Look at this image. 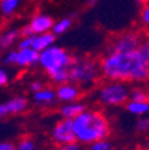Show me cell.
<instances>
[{
    "instance_id": "29",
    "label": "cell",
    "mask_w": 149,
    "mask_h": 150,
    "mask_svg": "<svg viewBox=\"0 0 149 150\" xmlns=\"http://www.w3.org/2000/svg\"><path fill=\"white\" fill-rule=\"evenodd\" d=\"M41 88H43V83L42 82H38V81H35V82H32L31 83V90L34 91H38V90H41Z\"/></svg>"
},
{
    "instance_id": "18",
    "label": "cell",
    "mask_w": 149,
    "mask_h": 150,
    "mask_svg": "<svg viewBox=\"0 0 149 150\" xmlns=\"http://www.w3.org/2000/svg\"><path fill=\"white\" fill-rule=\"evenodd\" d=\"M138 52H140L141 58H143L144 64L146 66V69L149 70V34L144 35V39L141 42L140 47H138Z\"/></svg>"
},
{
    "instance_id": "8",
    "label": "cell",
    "mask_w": 149,
    "mask_h": 150,
    "mask_svg": "<svg viewBox=\"0 0 149 150\" xmlns=\"http://www.w3.org/2000/svg\"><path fill=\"white\" fill-rule=\"evenodd\" d=\"M53 139L58 145L77 142V137L73 129V119L63 118L56 123L55 127L53 129Z\"/></svg>"
},
{
    "instance_id": "12",
    "label": "cell",
    "mask_w": 149,
    "mask_h": 150,
    "mask_svg": "<svg viewBox=\"0 0 149 150\" xmlns=\"http://www.w3.org/2000/svg\"><path fill=\"white\" fill-rule=\"evenodd\" d=\"M86 110V106L83 103L81 102H66V105L63 107H61V115L63 118H67V119H74L75 117H78L81 112H83Z\"/></svg>"
},
{
    "instance_id": "16",
    "label": "cell",
    "mask_w": 149,
    "mask_h": 150,
    "mask_svg": "<svg viewBox=\"0 0 149 150\" xmlns=\"http://www.w3.org/2000/svg\"><path fill=\"white\" fill-rule=\"evenodd\" d=\"M19 36H20V31L18 30H8L4 34L0 35V50H7L11 46L18 42Z\"/></svg>"
},
{
    "instance_id": "15",
    "label": "cell",
    "mask_w": 149,
    "mask_h": 150,
    "mask_svg": "<svg viewBox=\"0 0 149 150\" xmlns=\"http://www.w3.org/2000/svg\"><path fill=\"white\" fill-rule=\"evenodd\" d=\"M6 106L8 115H12V114H20L24 111L28 106V102L24 97H15L9 99L8 102H6Z\"/></svg>"
},
{
    "instance_id": "10",
    "label": "cell",
    "mask_w": 149,
    "mask_h": 150,
    "mask_svg": "<svg viewBox=\"0 0 149 150\" xmlns=\"http://www.w3.org/2000/svg\"><path fill=\"white\" fill-rule=\"evenodd\" d=\"M54 20L51 16L46 15V13H39L35 15L30 22V27L32 30V34H44V32H50V30H53Z\"/></svg>"
},
{
    "instance_id": "3",
    "label": "cell",
    "mask_w": 149,
    "mask_h": 150,
    "mask_svg": "<svg viewBox=\"0 0 149 150\" xmlns=\"http://www.w3.org/2000/svg\"><path fill=\"white\" fill-rule=\"evenodd\" d=\"M73 58L63 47L53 44L39 52V64L54 83L62 84L68 82V67Z\"/></svg>"
},
{
    "instance_id": "20",
    "label": "cell",
    "mask_w": 149,
    "mask_h": 150,
    "mask_svg": "<svg viewBox=\"0 0 149 150\" xmlns=\"http://www.w3.org/2000/svg\"><path fill=\"white\" fill-rule=\"evenodd\" d=\"M130 99L133 100H149V91L143 87H134L130 90Z\"/></svg>"
},
{
    "instance_id": "28",
    "label": "cell",
    "mask_w": 149,
    "mask_h": 150,
    "mask_svg": "<svg viewBox=\"0 0 149 150\" xmlns=\"http://www.w3.org/2000/svg\"><path fill=\"white\" fill-rule=\"evenodd\" d=\"M0 150H16L12 142H0Z\"/></svg>"
},
{
    "instance_id": "31",
    "label": "cell",
    "mask_w": 149,
    "mask_h": 150,
    "mask_svg": "<svg viewBox=\"0 0 149 150\" xmlns=\"http://www.w3.org/2000/svg\"><path fill=\"white\" fill-rule=\"evenodd\" d=\"M134 1H136V3H138V4H144L146 0H134Z\"/></svg>"
},
{
    "instance_id": "17",
    "label": "cell",
    "mask_w": 149,
    "mask_h": 150,
    "mask_svg": "<svg viewBox=\"0 0 149 150\" xmlns=\"http://www.w3.org/2000/svg\"><path fill=\"white\" fill-rule=\"evenodd\" d=\"M20 0H0V9L4 15H12L18 9Z\"/></svg>"
},
{
    "instance_id": "24",
    "label": "cell",
    "mask_w": 149,
    "mask_h": 150,
    "mask_svg": "<svg viewBox=\"0 0 149 150\" xmlns=\"http://www.w3.org/2000/svg\"><path fill=\"white\" fill-rule=\"evenodd\" d=\"M136 129L140 133H146L149 131V118L148 117H141L136 123Z\"/></svg>"
},
{
    "instance_id": "23",
    "label": "cell",
    "mask_w": 149,
    "mask_h": 150,
    "mask_svg": "<svg viewBox=\"0 0 149 150\" xmlns=\"http://www.w3.org/2000/svg\"><path fill=\"white\" fill-rule=\"evenodd\" d=\"M140 20L144 27H145L146 30H149V0H146L145 3L143 4L141 13H140Z\"/></svg>"
},
{
    "instance_id": "2",
    "label": "cell",
    "mask_w": 149,
    "mask_h": 150,
    "mask_svg": "<svg viewBox=\"0 0 149 150\" xmlns=\"http://www.w3.org/2000/svg\"><path fill=\"white\" fill-rule=\"evenodd\" d=\"M77 142L90 145L96 141L106 139L110 134V125L103 112L96 110H85L73 119Z\"/></svg>"
},
{
    "instance_id": "6",
    "label": "cell",
    "mask_w": 149,
    "mask_h": 150,
    "mask_svg": "<svg viewBox=\"0 0 149 150\" xmlns=\"http://www.w3.org/2000/svg\"><path fill=\"white\" fill-rule=\"evenodd\" d=\"M144 35L137 31H128L124 34L115 35L108 46V52H128L138 50Z\"/></svg>"
},
{
    "instance_id": "22",
    "label": "cell",
    "mask_w": 149,
    "mask_h": 150,
    "mask_svg": "<svg viewBox=\"0 0 149 150\" xmlns=\"http://www.w3.org/2000/svg\"><path fill=\"white\" fill-rule=\"evenodd\" d=\"M89 150H112V144L108 139H99L89 145Z\"/></svg>"
},
{
    "instance_id": "4",
    "label": "cell",
    "mask_w": 149,
    "mask_h": 150,
    "mask_svg": "<svg viewBox=\"0 0 149 150\" xmlns=\"http://www.w3.org/2000/svg\"><path fill=\"white\" fill-rule=\"evenodd\" d=\"M101 67L97 60L83 56H74L68 67V82L82 87H90L101 76Z\"/></svg>"
},
{
    "instance_id": "14",
    "label": "cell",
    "mask_w": 149,
    "mask_h": 150,
    "mask_svg": "<svg viewBox=\"0 0 149 150\" xmlns=\"http://www.w3.org/2000/svg\"><path fill=\"white\" fill-rule=\"evenodd\" d=\"M58 99L56 98V91L51 90V88H41L34 93V102H36L38 105H53L55 100Z\"/></svg>"
},
{
    "instance_id": "5",
    "label": "cell",
    "mask_w": 149,
    "mask_h": 150,
    "mask_svg": "<svg viewBox=\"0 0 149 150\" xmlns=\"http://www.w3.org/2000/svg\"><path fill=\"white\" fill-rule=\"evenodd\" d=\"M130 99V90L125 82L109 81L98 90V100L103 106H121Z\"/></svg>"
},
{
    "instance_id": "19",
    "label": "cell",
    "mask_w": 149,
    "mask_h": 150,
    "mask_svg": "<svg viewBox=\"0 0 149 150\" xmlns=\"http://www.w3.org/2000/svg\"><path fill=\"white\" fill-rule=\"evenodd\" d=\"M73 22L70 18H63L61 19V20H58V22L54 23L53 25V32L55 35H61V34H65L66 31H67L68 28L71 27Z\"/></svg>"
},
{
    "instance_id": "13",
    "label": "cell",
    "mask_w": 149,
    "mask_h": 150,
    "mask_svg": "<svg viewBox=\"0 0 149 150\" xmlns=\"http://www.w3.org/2000/svg\"><path fill=\"white\" fill-rule=\"evenodd\" d=\"M128 112H130L133 115L144 117L149 114V100H133L130 99L125 105Z\"/></svg>"
},
{
    "instance_id": "30",
    "label": "cell",
    "mask_w": 149,
    "mask_h": 150,
    "mask_svg": "<svg viewBox=\"0 0 149 150\" xmlns=\"http://www.w3.org/2000/svg\"><path fill=\"white\" fill-rule=\"evenodd\" d=\"M7 115H8V111H7L6 103H0V119L7 117Z\"/></svg>"
},
{
    "instance_id": "21",
    "label": "cell",
    "mask_w": 149,
    "mask_h": 150,
    "mask_svg": "<svg viewBox=\"0 0 149 150\" xmlns=\"http://www.w3.org/2000/svg\"><path fill=\"white\" fill-rule=\"evenodd\" d=\"M16 150H36V145L35 141L30 137L22 138L16 145Z\"/></svg>"
},
{
    "instance_id": "25",
    "label": "cell",
    "mask_w": 149,
    "mask_h": 150,
    "mask_svg": "<svg viewBox=\"0 0 149 150\" xmlns=\"http://www.w3.org/2000/svg\"><path fill=\"white\" fill-rule=\"evenodd\" d=\"M32 40H34V35L22 36V39L18 42V47L19 48H30V47H32Z\"/></svg>"
},
{
    "instance_id": "26",
    "label": "cell",
    "mask_w": 149,
    "mask_h": 150,
    "mask_svg": "<svg viewBox=\"0 0 149 150\" xmlns=\"http://www.w3.org/2000/svg\"><path fill=\"white\" fill-rule=\"evenodd\" d=\"M8 82H9V75L7 72V70L3 69V67H0V87L7 86Z\"/></svg>"
},
{
    "instance_id": "7",
    "label": "cell",
    "mask_w": 149,
    "mask_h": 150,
    "mask_svg": "<svg viewBox=\"0 0 149 150\" xmlns=\"http://www.w3.org/2000/svg\"><path fill=\"white\" fill-rule=\"evenodd\" d=\"M39 63V51L30 48H19L18 51H8L3 58V64L28 67Z\"/></svg>"
},
{
    "instance_id": "1",
    "label": "cell",
    "mask_w": 149,
    "mask_h": 150,
    "mask_svg": "<svg viewBox=\"0 0 149 150\" xmlns=\"http://www.w3.org/2000/svg\"><path fill=\"white\" fill-rule=\"evenodd\" d=\"M101 74L108 81L146 82L149 70L144 64L138 50L128 52H106L99 60Z\"/></svg>"
},
{
    "instance_id": "32",
    "label": "cell",
    "mask_w": 149,
    "mask_h": 150,
    "mask_svg": "<svg viewBox=\"0 0 149 150\" xmlns=\"http://www.w3.org/2000/svg\"><path fill=\"white\" fill-rule=\"evenodd\" d=\"M145 150H149V149H145Z\"/></svg>"
},
{
    "instance_id": "11",
    "label": "cell",
    "mask_w": 149,
    "mask_h": 150,
    "mask_svg": "<svg viewBox=\"0 0 149 150\" xmlns=\"http://www.w3.org/2000/svg\"><path fill=\"white\" fill-rule=\"evenodd\" d=\"M55 42V34L54 32H44V34H35L32 40V48L36 51H43L47 47L53 46Z\"/></svg>"
},
{
    "instance_id": "9",
    "label": "cell",
    "mask_w": 149,
    "mask_h": 150,
    "mask_svg": "<svg viewBox=\"0 0 149 150\" xmlns=\"http://www.w3.org/2000/svg\"><path fill=\"white\" fill-rule=\"evenodd\" d=\"M81 97V90L75 83L66 82L59 84L56 88V98L62 102H74Z\"/></svg>"
},
{
    "instance_id": "27",
    "label": "cell",
    "mask_w": 149,
    "mask_h": 150,
    "mask_svg": "<svg viewBox=\"0 0 149 150\" xmlns=\"http://www.w3.org/2000/svg\"><path fill=\"white\" fill-rule=\"evenodd\" d=\"M56 150H81V146L78 142H70V144H63L59 145Z\"/></svg>"
}]
</instances>
